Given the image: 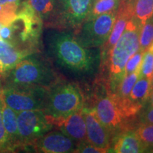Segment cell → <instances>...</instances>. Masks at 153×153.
I'll use <instances>...</instances> for the list:
<instances>
[{
  "label": "cell",
  "mask_w": 153,
  "mask_h": 153,
  "mask_svg": "<svg viewBox=\"0 0 153 153\" xmlns=\"http://www.w3.org/2000/svg\"><path fill=\"white\" fill-rule=\"evenodd\" d=\"M150 90H151V91L153 90V74H152V79H151V82H150Z\"/></svg>",
  "instance_id": "cell-31"
},
{
  "label": "cell",
  "mask_w": 153,
  "mask_h": 153,
  "mask_svg": "<svg viewBox=\"0 0 153 153\" xmlns=\"http://www.w3.org/2000/svg\"><path fill=\"white\" fill-rule=\"evenodd\" d=\"M148 148L137 136L134 130L123 131L114 137L110 152L116 153L148 152Z\"/></svg>",
  "instance_id": "cell-13"
},
{
  "label": "cell",
  "mask_w": 153,
  "mask_h": 153,
  "mask_svg": "<svg viewBox=\"0 0 153 153\" xmlns=\"http://www.w3.org/2000/svg\"><path fill=\"white\" fill-rule=\"evenodd\" d=\"M37 53L19 61L1 80V84L39 86L50 89L65 80L49 60L38 56Z\"/></svg>",
  "instance_id": "cell-4"
},
{
  "label": "cell",
  "mask_w": 153,
  "mask_h": 153,
  "mask_svg": "<svg viewBox=\"0 0 153 153\" xmlns=\"http://www.w3.org/2000/svg\"><path fill=\"white\" fill-rule=\"evenodd\" d=\"M58 17L56 29L74 34L79 30L90 12L91 0H57Z\"/></svg>",
  "instance_id": "cell-9"
},
{
  "label": "cell",
  "mask_w": 153,
  "mask_h": 153,
  "mask_svg": "<svg viewBox=\"0 0 153 153\" xmlns=\"http://www.w3.org/2000/svg\"><path fill=\"white\" fill-rule=\"evenodd\" d=\"M21 0H0V4L1 5H13L19 7Z\"/></svg>",
  "instance_id": "cell-29"
},
{
  "label": "cell",
  "mask_w": 153,
  "mask_h": 153,
  "mask_svg": "<svg viewBox=\"0 0 153 153\" xmlns=\"http://www.w3.org/2000/svg\"><path fill=\"white\" fill-rule=\"evenodd\" d=\"M150 92V81L143 76H140L139 79L133 86L128 97L134 102L140 103L145 106Z\"/></svg>",
  "instance_id": "cell-18"
},
{
  "label": "cell",
  "mask_w": 153,
  "mask_h": 153,
  "mask_svg": "<svg viewBox=\"0 0 153 153\" xmlns=\"http://www.w3.org/2000/svg\"><path fill=\"white\" fill-rule=\"evenodd\" d=\"M148 152H153V145H152V146H151L150 148H149Z\"/></svg>",
  "instance_id": "cell-32"
},
{
  "label": "cell",
  "mask_w": 153,
  "mask_h": 153,
  "mask_svg": "<svg viewBox=\"0 0 153 153\" xmlns=\"http://www.w3.org/2000/svg\"><path fill=\"white\" fill-rule=\"evenodd\" d=\"M117 11L105 13L92 19L86 20L74 34L77 41L87 48H100L111 32Z\"/></svg>",
  "instance_id": "cell-7"
},
{
  "label": "cell",
  "mask_w": 153,
  "mask_h": 153,
  "mask_svg": "<svg viewBox=\"0 0 153 153\" xmlns=\"http://www.w3.org/2000/svg\"><path fill=\"white\" fill-rule=\"evenodd\" d=\"M96 1H97V0H91V1H92V4H93V3H94Z\"/></svg>",
  "instance_id": "cell-33"
},
{
  "label": "cell",
  "mask_w": 153,
  "mask_h": 153,
  "mask_svg": "<svg viewBox=\"0 0 153 153\" xmlns=\"http://www.w3.org/2000/svg\"><path fill=\"white\" fill-rule=\"evenodd\" d=\"M120 0H97L93 3L87 20L92 19L99 15L118 10Z\"/></svg>",
  "instance_id": "cell-19"
},
{
  "label": "cell",
  "mask_w": 153,
  "mask_h": 153,
  "mask_svg": "<svg viewBox=\"0 0 153 153\" xmlns=\"http://www.w3.org/2000/svg\"><path fill=\"white\" fill-rule=\"evenodd\" d=\"M82 110L86 123L87 141L95 147L110 152L112 135L101 123L94 108L84 107Z\"/></svg>",
  "instance_id": "cell-11"
},
{
  "label": "cell",
  "mask_w": 153,
  "mask_h": 153,
  "mask_svg": "<svg viewBox=\"0 0 153 153\" xmlns=\"http://www.w3.org/2000/svg\"><path fill=\"white\" fill-rule=\"evenodd\" d=\"M147 103H148L147 106L153 107V90L150 92V96H149V97H148V101H147Z\"/></svg>",
  "instance_id": "cell-30"
},
{
  "label": "cell",
  "mask_w": 153,
  "mask_h": 153,
  "mask_svg": "<svg viewBox=\"0 0 153 153\" xmlns=\"http://www.w3.org/2000/svg\"><path fill=\"white\" fill-rule=\"evenodd\" d=\"M28 55H30L0 38V80Z\"/></svg>",
  "instance_id": "cell-16"
},
{
  "label": "cell",
  "mask_w": 153,
  "mask_h": 153,
  "mask_svg": "<svg viewBox=\"0 0 153 153\" xmlns=\"http://www.w3.org/2000/svg\"><path fill=\"white\" fill-rule=\"evenodd\" d=\"M48 52L57 66L79 81L91 79L98 74L101 62L100 48H87L68 30L50 33Z\"/></svg>",
  "instance_id": "cell-1"
},
{
  "label": "cell",
  "mask_w": 153,
  "mask_h": 153,
  "mask_svg": "<svg viewBox=\"0 0 153 153\" xmlns=\"http://www.w3.org/2000/svg\"><path fill=\"white\" fill-rule=\"evenodd\" d=\"M140 69L141 68H140L135 72L124 76L117 91L114 93L115 94L120 97H128L133 86L140 76Z\"/></svg>",
  "instance_id": "cell-20"
},
{
  "label": "cell",
  "mask_w": 153,
  "mask_h": 153,
  "mask_svg": "<svg viewBox=\"0 0 153 153\" xmlns=\"http://www.w3.org/2000/svg\"><path fill=\"white\" fill-rule=\"evenodd\" d=\"M2 119L7 135L9 152L22 150L17 123V113L7 106L4 101L2 106Z\"/></svg>",
  "instance_id": "cell-14"
},
{
  "label": "cell",
  "mask_w": 153,
  "mask_h": 153,
  "mask_svg": "<svg viewBox=\"0 0 153 153\" xmlns=\"http://www.w3.org/2000/svg\"><path fill=\"white\" fill-rule=\"evenodd\" d=\"M3 96H2V84L0 80V152H9L7 146V135L4 128L2 119V106H3Z\"/></svg>",
  "instance_id": "cell-25"
},
{
  "label": "cell",
  "mask_w": 153,
  "mask_h": 153,
  "mask_svg": "<svg viewBox=\"0 0 153 153\" xmlns=\"http://www.w3.org/2000/svg\"><path fill=\"white\" fill-rule=\"evenodd\" d=\"M43 22L26 1L20 4L16 16L0 28V38L31 55L41 52Z\"/></svg>",
  "instance_id": "cell-3"
},
{
  "label": "cell",
  "mask_w": 153,
  "mask_h": 153,
  "mask_svg": "<svg viewBox=\"0 0 153 153\" xmlns=\"http://www.w3.org/2000/svg\"><path fill=\"white\" fill-rule=\"evenodd\" d=\"M85 101L83 87L75 81L64 80L50 88L43 111L51 117H65L82 109Z\"/></svg>",
  "instance_id": "cell-5"
},
{
  "label": "cell",
  "mask_w": 153,
  "mask_h": 153,
  "mask_svg": "<svg viewBox=\"0 0 153 153\" xmlns=\"http://www.w3.org/2000/svg\"><path fill=\"white\" fill-rule=\"evenodd\" d=\"M17 123L22 150H27L38 138L53 128L43 110L17 113Z\"/></svg>",
  "instance_id": "cell-8"
},
{
  "label": "cell",
  "mask_w": 153,
  "mask_h": 153,
  "mask_svg": "<svg viewBox=\"0 0 153 153\" xmlns=\"http://www.w3.org/2000/svg\"><path fill=\"white\" fill-rule=\"evenodd\" d=\"M35 11L46 27L56 28L58 17L57 0H25Z\"/></svg>",
  "instance_id": "cell-15"
},
{
  "label": "cell",
  "mask_w": 153,
  "mask_h": 153,
  "mask_svg": "<svg viewBox=\"0 0 153 153\" xmlns=\"http://www.w3.org/2000/svg\"><path fill=\"white\" fill-rule=\"evenodd\" d=\"M137 124H153V107L146 106L137 116Z\"/></svg>",
  "instance_id": "cell-28"
},
{
  "label": "cell",
  "mask_w": 153,
  "mask_h": 153,
  "mask_svg": "<svg viewBox=\"0 0 153 153\" xmlns=\"http://www.w3.org/2000/svg\"><path fill=\"white\" fill-rule=\"evenodd\" d=\"M133 16L140 24L153 17V0H132Z\"/></svg>",
  "instance_id": "cell-17"
},
{
  "label": "cell",
  "mask_w": 153,
  "mask_h": 153,
  "mask_svg": "<svg viewBox=\"0 0 153 153\" xmlns=\"http://www.w3.org/2000/svg\"><path fill=\"white\" fill-rule=\"evenodd\" d=\"M19 7L13 5L0 4V24H8L16 18Z\"/></svg>",
  "instance_id": "cell-24"
},
{
  "label": "cell",
  "mask_w": 153,
  "mask_h": 153,
  "mask_svg": "<svg viewBox=\"0 0 153 153\" xmlns=\"http://www.w3.org/2000/svg\"><path fill=\"white\" fill-rule=\"evenodd\" d=\"M141 26L140 23L132 16L118 41L101 60L95 81L101 84L108 92L116 93L125 76L126 63L139 51Z\"/></svg>",
  "instance_id": "cell-2"
},
{
  "label": "cell",
  "mask_w": 153,
  "mask_h": 153,
  "mask_svg": "<svg viewBox=\"0 0 153 153\" xmlns=\"http://www.w3.org/2000/svg\"><path fill=\"white\" fill-rule=\"evenodd\" d=\"M144 51H139L130 57L125 68V76L135 72L137 69L141 68Z\"/></svg>",
  "instance_id": "cell-26"
},
{
  "label": "cell",
  "mask_w": 153,
  "mask_h": 153,
  "mask_svg": "<svg viewBox=\"0 0 153 153\" xmlns=\"http://www.w3.org/2000/svg\"><path fill=\"white\" fill-rule=\"evenodd\" d=\"M1 26H2V25H1V24H0V28H1Z\"/></svg>",
  "instance_id": "cell-34"
},
{
  "label": "cell",
  "mask_w": 153,
  "mask_h": 153,
  "mask_svg": "<svg viewBox=\"0 0 153 153\" xmlns=\"http://www.w3.org/2000/svg\"><path fill=\"white\" fill-rule=\"evenodd\" d=\"M82 109L65 117L53 118L47 115L46 116L50 123L53 126V128L55 127L76 143L85 142L87 141V137Z\"/></svg>",
  "instance_id": "cell-12"
},
{
  "label": "cell",
  "mask_w": 153,
  "mask_h": 153,
  "mask_svg": "<svg viewBox=\"0 0 153 153\" xmlns=\"http://www.w3.org/2000/svg\"><path fill=\"white\" fill-rule=\"evenodd\" d=\"M153 43V18L147 21L141 26L140 32L139 44L140 51H147L149 46Z\"/></svg>",
  "instance_id": "cell-21"
},
{
  "label": "cell",
  "mask_w": 153,
  "mask_h": 153,
  "mask_svg": "<svg viewBox=\"0 0 153 153\" xmlns=\"http://www.w3.org/2000/svg\"><path fill=\"white\" fill-rule=\"evenodd\" d=\"M76 153H106L108 152L106 150L101 149L94 145H91L88 141L79 142L76 144V150L74 151Z\"/></svg>",
  "instance_id": "cell-27"
},
{
  "label": "cell",
  "mask_w": 153,
  "mask_h": 153,
  "mask_svg": "<svg viewBox=\"0 0 153 153\" xmlns=\"http://www.w3.org/2000/svg\"><path fill=\"white\" fill-rule=\"evenodd\" d=\"M77 143L58 130L50 131L38 138L30 146L36 152H74Z\"/></svg>",
  "instance_id": "cell-10"
},
{
  "label": "cell",
  "mask_w": 153,
  "mask_h": 153,
  "mask_svg": "<svg viewBox=\"0 0 153 153\" xmlns=\"http://www.w3.org/2000/svg\"><path fill=\"white\" fill-rule=\"evenodd\" d=\"M153 74V53L150 51H145L140 69V76L146 78L151 82Z\"/></svg>",
  "instance_id": "cell-23"
},
{
  "label": "cell",
  "mask_w": 153,
  "mask_h": 153,
  "mask_svg": "<svg viewBox=\"0 0 153 153\" xmlns=\"http://www.w3.org/2000/svg\"><path fill=\"white\" fill-rule=\"evenodd\" d=\"M48 90L39 86L2 84L4 101L16 113L43 110Z\"/></svg>",
  "instance_id": "cell-6"
},
{
  "label": "cell",
  "mask_w": 153,
  "mask_h": 153,
  "mask_svg": "<svg viewBox=\"0 0 153 153\" xmlns=\"http://www.w3.org/2000/svg\"><path fill=\"white\" fill-rule=\"evenodd\" d=\"M134 131L149 150L153 145V124H137Z\"/></svg>",
  "instance_id": "cell-22"
}]
</instances>
